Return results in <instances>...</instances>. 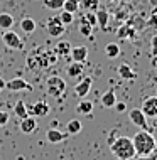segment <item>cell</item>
I'll return each instance as SVG.
<instances>
[{
	"label": "cell",
	"instance_id": "cell-1",
	"mask_svg": "<svg viewBox=\"0 0 157 160\" xmlns=\"http://www.w3.org/2000/svg\"><path fill=\"white\" fill-rule=\"evenodd\" d=\"M56 61H58V54H56L54 49L37 47V49L29 52L27 59H25V66L30 71H41V69H47Z\"/></svg>",
	"mask_w": 157,
	"mask_h": 160
},
{
	"label": "cell",
	"instance_id": "cell-2",
	"mask_svg": "<svg viewBox=\"0 0 157 160\" xmlns=\"http://www.w3.org/2000/svg\"><path fill=\"white\" fill-rule=\"evenodd\" d=\"M110 152L118 160H132L137 155L132 138L128 137H115L110 142Z\"/></svg>",
	"mask_w": 157,
	"mask_h": 160
},
{
	"label": "cell",
	"instance_id": "cell-3",
	"mask_svg": "<svg viewBox=\"0 0 157 160\" xmlns=\"http://www.w3.org/2000/svg\"><path fill=\"white\" fill-rule=\"evenodd\" d=\"M133 147H135V153L137 155H149L157 152V142L155 137L149 133L147 130H140L132 137Z\"/></svg>",
	"mask_w": 157,
	"mask_h": 160
},
{
	"label": "cell",
	"instance_id": "cell-4",
	"mask_svg": "<svg viewBox=\"0 0 157 160\" xmlns=\"http://www.w3.org/2000/svg\"><path fill=\"white\" fill-rule=\"evenodd\" d=\"M44 89L51 98H61L66 93V81L61 76H51V78H47Z\"/></svg>",
	"mask_w": 157,
	"mask_h": 160
},
{
	"label": "cell",
	"instance_id": "cell-5",
	"mask_svg": "<svg viewBox=\"0 0 157 160\" xmlns=\"http://www.w3.org/2000/svg\"><path fill=\"white\" fill-rule=\"evenodd\" d=\"M66 31V25L61 22L59 17H51V19H47L46 22V32L49 34L51 37H61Z\"/></svg>",
	"mask_w": 157,
	"mask_h": 160
},
{
	"label": "cell",
	"instance_id": "cell-6",
	"mask_svg": "<svg viewBox=\"0 0 157 160\" xmlns=\"http://www.w3.org/2000/svg\"><path fill=\"white\" fill-rule=\"evenodd\" d=\"M2 41H3V44H5L7 47H10V49H15V51H22V49H24V42L20 41V37L17 36V34L12 31V29L3 31Z\"/></svg>",
	"mask_w": 157,
	"mask_h": 160
},
{
	"label": "cell",
	"instance_id": "cell-7",
	"mask_svg": "<svg viewBox=\"0 0 157 160\" xmlns=\"http://www.w3.org/2000/svg\"><path fill=\"white\" fill-rule=\"evenodd\" d=\"M5 88L8 91H32L34 89L24 78H14L10 81H5Z\"/></svg>",
	"mask_w": 157,
	"mask_h": 160
},
{
	"label": "cell",
	"instance_id": "cell-8",
	"mask_svg": "<svg viewBox=\"0 0 157 160\" xmlns=\"http://www.w3.org/2000/svg\"><path fill=\"white\" fill-rule=\"evenodd\" d=\"M140 110L144 111V115H145V116H152V118H155V115H157V96H155V94H154V96H147L145 99H144Z\"/></svg>",
	"mask_w": 157,
	"mask_h": 160
},
{
	"label": "cell",
	"instance_id": "cell-9",
	"mask_svg": "<svg viewBox=\"0 0 157 160\" xmlns=\"http://www.w3.org/2000/svg\"><path fill=\"white\" fill-rule=\"evenodd\" d=\"M91 86H93V78H85V79H81L80 83L75 86V94L78 98H86L91 89Z\"/></svg>",
	"mask_w": 157,
	"mask_h": 160
},
{
	"label": "cell",
	"instance_id": "cell-10",
	"mask_svg": "<svg viewBox=\"0 0 157 160\" xmlns=\"http://www.w3.org/2000/svg\"><path fill=\"white\" fill-rule=\"evenodd\" d=\"M46 138L49 143H61V142L68 140L69 138V133L68 132H61L58 128H49L46 132Z\"/></svg>",
	"mask_w": 157,
	"mask_h": 160
},
{
	"label": "cell",
	"instance_id": "cell-11",
	"mask_svg": "<svg viewBox=\"0 0 157 160\" xmlns=\"http://www.w3.org/2000/svg\"><path fill=\"white\" fill-rule=\"evenodd\" d=\"M130 116V122H132L133 125H137L139 128H142V130H147V116L144 115V111L140 110V108H133L132 111L128 113Z\"/></svg>",
	"mask_w": 157,
	"mask_h": 160
},
{
	"label": "cell",
	"instance_id": "cell-12",
	"mask_svg": "<svg viewBox=\"0 0 157 160\" xmlns=\"http://www.w3.org/2000/svg\"><path fill=\"white\" fill-rule=\"evenodd\" d=\"M30 113H32L34 116H39V118H44V116L49 115V111H51V108L49 105H47L46 101H42V99H39V101H36L32 106H30Z\"/></svg>",
	"mask_w": 157,
	"mask_h": 160
},
{
	"label": "cell",
	"instance_id": "cell-13",
	"mask_svg": "<svg viewBox=\"0 0 157 160\" xmlns=\"http://www.w3.org/2000/svg\"><path fill=\"white\" fill-rule=\"evenodd\" d=\"M73 58V61H78V62H85L86 61V58H88V47L86 46H75V47H71V54H69Z\"/></svg>",
	"mask_w": 157,
	"mask_h": 160
},
{
	"label": "cell",
	"instance_id": "cell-14",
	"mask_svg": "<svg viewBox=\"0 0 157 160\" xmlns=\"http://www.w3.org/2000/svg\"><path fill=\"white\" fill-rule=\"evenodd\" d=\"M100 103H102V106L105 108H113L117 103V93L113 88H108L107 93L102 94V99H100Z\"/></svg>",
	"mask_w": 157,
	"mask_h": 160
},
{
	"label": "cell",
	"instance_id": "cell-15",
	"mask_svg": "<svg viewBox=\"0 0 157 160\" xmlns=\"http://www.w3.org/2000/svg\"><path fill=\"white\" fill-rule=\"evenodd\" d=\"M37 130V122L36 118H32V116H27V118H22L20 120V132L22 133H34Z\"/></svg>",
	"mask_w": 157,
	"mask_h": 160
},
{
	"label": "cell",
	"instance_id": "cell-16",
	"mask_svg": "<svg viewBox=\"0 0 157 160\" xmlns=\"http://www.w3.org/2000/svg\"><path fill=\"white\" fill-rule=\"evenodd\" d=\"M76 111H78V115H83V116L91 115V111H93V101L81 98V101H78V105H76Z\"/></svg>",
	"mask_w": 157,
	"mask_h": 160
},
{
	"label": "cell",
	"instance_id": "cell-17",
	"mask_svg": "<svg viewBox=\"0 0 157 160\" xmlns=\"http://www.w3.org/2000/svg\"><path fill=\"white\" fill-rule=\"evenodd\" d=\"M117 71H118V74H120L122 79H128V81L137 79V72H135L133 69L128 66V64H120Z\"/></svg>",
	"mask_w": 157,
	"mask_h": 160
},
{
	"label": "cell",
	"instance_id": "cell-18",
	"mask_svg": "<svg viewBox=\"0 0 157 160\" xmlns=\"http://www.w3.org/2000/svg\"><path fill=\"white\" fill-rule=\"evenodd\" d=\"M71 42H68V41H59L58 44H56L54 47V51H56V54H58V58H68L69 54H71Z\"/></svg>",
	"mask_w": 157,
	"mask_h": 160
},
{
	"label": "cell",
	"instance_id": "cell-19",
	"mask_svg": "<svg viewBox=\"0 0 157 160\" xmlns=\"http://www.w3.org/2000/svg\"><path fill=\"white\" fill-rule=\"evenodd\" d=\"M83 71H85V64H83V62H78V61L69 62V64H68V68H66L68 76H71V78L81 76V74H83Z\"/></svg>",
	"mask_w": 157,
	"mask_h": 160
},
{
	"label": "cell",
	"instance_id": "cell-20",
	"mask_svg": "<svg viewBox=\"0 0 157 160\" xmlns=\"http://www.w3.org/2000/svg\"><path fill=\"white\" fill-rule=\"evenodd\" d=\"M95 17H97V24L103 29V31H107V29H108V19H110L108 10H105V8H98Z\"/></svg>",
	"mask_w": 157,
	"mask_h": 160
},
{
	"label": "cell",
	"instance_id": "cell-21",
	"mask_svg": "<svg viewBox=\"0 0 157 160\" xmlns=\"http://www.w3.org/2000/svg\"><path fill=\"white\" fill-rule=\"evenodd\" d=\"M133 34H135V29L132 27V24H130V22L123 24L118 31H117V36H118L120 39H132Z\"/></svg>",
	"mask_w": 157,
	"mask_h": 160
},
{
	"label": "cell",
	"instance_id": "cell-22",
	"mask_svg": "<svg viewBox=\"0 0 157 160\" xmlns=\"http://www.w3.org/2000/svg\"><path fill=\"white\" fill-rule=\"evenodd\" d=\"M36 20L32 19V17H24L22 20H20V29L25 32V34H32L36 31Z\"/></svg>",
	"mask_w": 157,
	"mask_h": 160
},
{
	"label": "cell",
	"instance_id": "cell-23",
	"mask_svg": "<svg viewBox=\"0 0 157 160\" xmlns=\"http://www.w3.org/2000/svg\"><path fill=\"white\" fill-rule=\"evenodd\" d=\"M118 54H120V46L117 44V42H108V44L105 46V56H107V58L115 59V58H118Z\"/></svg>",
	"mask_w": 157,
	"mask_h": 160
},
{
	"label": "cell",
	"instance_id": "cell-24",
	"mask_svg": "<svg viewBox=\"0 0 157 160\" xmlns=\"http://www.w3.org/2000/svg\"><path fill=\"white\" fill-rule=\"evenodd\" d=\"M14 115H15L19 120L27 118V116H29V108L25 106L24 101H17V103H15V106H14Z\"/></svg>",
	"mask_w": 157,
	"mask_h": 160
},
{
	"label": "cell",
	"instance_id": "cell-25",
	"mask_svg": "<svg viewBox=\"0 0 157 160\" xmlns=\"http://www.w3.org/2000/svg\"><path fill=\"white\" fill-rule=\"evenodd\" d=\"M12 25H14V17L10 14H7V12H2L0 14V29L2 31H8V29H12Z\"/></svg>",
	"mask_w": 157,
	"mask_h": 160
},
{
	"label": "cell",
	"instance_id": "cell-26",
	"mask_svg": "<svg viewBox=\"0 0 157 160\" xmlns=\"http://www.w3.org/2000/svg\"><path fill=\"white\" fill-rule=\"evenodd\" d=\"M81 128H83V125H81L80 120H69L68 125H66V132L69 133V137H71V135H76V133H80Z\"/></svg>",
	"mask_w": 157,
	"mask_h": 160
},
{
	"label": "cell",
	"instance_id": "cell-27",
	"mask_svg": "<svg viewBox=\"0 0 157 160\" xmlns=\"http://www.w3.org/2000/svg\"><path fill=\"white\" fill-rule=\"evenodd\" d=\"M91 32H93V25H91L88 20L83 17L81 22H80V34H81V36H85V37H90Z\"/></svg>",
	"mask_w": 157,
	"mask_h": 160
},
{
	"label": "cell",
	"instance_id": "cell-28",
	"mask_svg": "<svg viewBox=\"0 0 157 160\" xmlns=\"http://www.w3.org/2000/svg\"><path fill=\"white\" fill-rule=\"evenodd\" d=\"M98 5H100L98 0H81L80 2V8H83V10H86V12L98 10Z\"/></svg>",
	"mask_w": 157,
	"mask_h": 160
},
{
	"label": "cell",
	"instance_id": "cell-29",
	"mask_svg": "<svg viewBox=\"0 0 157 160\" xmlns=\"http://www.w3.org/2000/svg\"><path fill=\"white\" fill-rule=\"evenodd\" d=\"M63 10L71 12V14H76V12L80 10V3L75 2V0H64V3H63Z\"/></svg>",
	"mask_w": 157,
	"mask_h": 160
},
{
	"label": "cell",
	"instance_id": "cell-30",
	"mask_svg": "<svg viewBox=\"0 0 157 160\" xmlns=\"http://www.w3.org/2000/svg\"><path fill=\"white\" fill-rule=\"evenodd\" d=\"M63 3H64V0H44V7L51 8V10H61Z\"/></svg>",
	"mask_w": 157,
	"mask_h": 160
},
{
	"label": "cell",
	"instance_id": "cell-31",
	"mask_svg": "<svg viewBox=\"0 0 157 160\" xmlns=\"http://www.w3.org/2000/svg\"><path fill=\"white\" fill-rule=\"evenodd\" d=\"M59 19H61V22H63L64 25H69V24L75 22V14H71V12H66V10H63V8H61Z\"/></svg>",
	"mask_w": 157,
	"mask_h": 160
},
{
	"label": "cell",
	"instance_id": "cell-32",
	"mask_svg": "<svg viewBox=\"0 0 157 160\" xmlns=\"http://www.w3.org/2000/svg\"><path fill=\"white\" fill-rule=\"evenodd\" d=\"M145 25H149V27H157V8L150 14V17L145 20Z\"/></svg>",
	"mask_w": 157,
	"mask_h": 160
},
{
	"label": "cell",
	"instance_id": "cell-33",
	"mask_svg": "<svg viewBox=\"0 0 157 160\" xmlns=\"http://www.w3.org/2000/svg\"><path fill=\"white\" fill-rule=\"evenodd\" d=\"M132 160H157V155L154 153H149V155H135Z\"/></svg>",
	"mask_w": 157,
	"mask_h": 160
},
{
	"label": "cell",
	"instance_id": "cell-34",
	"mask_svg": "<svg viewBox=\"0 0 157 160\" xmlns=\"http://www.w3.org/2000/svg\"><path fill=\"white\" fill-rule=\"evenodd\" d=\"M8 118H10V115L7 111H0V127H5L8 123Z\"/></svg>",
	"mask_w": 157,
	"mask_h": 160
},
{
	"label": "cell",
	"instance_id": "cell-35",
	"mask_svg": "<svg viewBox=\"0 0 157 160\" xmlns=\"http://www.w3.org/2000/svg\"><path fill=\"white\" fill-rule=\"evenodd\" d=\"M150 49H152V52H154V54H157V34L150 37Z\"/></svg>",
	"mask_w": 157,
	"mask_h": 160
},
{
	"label": "cell",
	"instance_id": "cell-36",
	"mask_svg": "<svg viewBox=\"0 0 157 160\" xmlns=\"http://www.w3.org/2000/svg\"><path fill=\"white\" fill-rule=\"evenodd\" d=\"M115 108H117V111H120V113H122V111L127 110V105H125V103H122V101H117L115 103Z\"/></svg>",
	"mask_w": 157,
	"mask_h": 160
},
{
	"label": "cell",
	"instance_id": "cell-37",
	"mask_svg": "<svg viewBox=\"0 0 157 160\" xmlns=\"http://www.w3.org/2000/svg\"><path fill=\"white\" fill-rule=\"evenodd\" d=\"M3 89H5V79H3V78H0V93H2Z\"/></svg>",
	"mask_w": 157,
	"mask_h": 160
},
{
	"label": "cell",
	"instance_id": "cell-38",
	"mask_svg": "<svg viewBox=\"0 0 157 160\" xmlns=\"http://www.w3.org/2000/svg\"><path fill=\"white\" fill-rule=\"evenodd\" d=\"M150 3H152L154 7H157V0H150Z\"/></svg>",
	"mask_w": 157,
	"mask_h": 160
},
{
	"label": "cell",
	"instance_id": "cell-39",
	"mask_svg": "<svg viewBox=\"0 0 157 160\" xmlns=\"http://www.w3.org/2000/svg\"><path fill=\"white\" fill-rule=\"evenodd\" d=\"M154 83H155V84H157V76H155V79H154Z\"/></svg>",
	"mask_w": 157,
	"mask_h": 160
},
{
	"label": "cell",
	"instance_id": "cell-40",
	"mask_svg": "<svg viewBox=\"0 0 157 160\" xmlns=\"http://www.w3.org/2000/svg\"><path fill=\"white\" fill-rule=\"evenodd\" d=\"M75 2H78V3H80V2H81V0H75Z\"/></svg>",
	"mask_w": 157,
	"mask_h": 160
},
{
	"label": "cell",
	"instance_id": "cell-41",
	"mask_svg": "<svg viewBox=\"0 0 157 160\" xmlns=\"http://www.w3.org/2000/svg\"><path fill=\"white\" fill-rule=\"evenodd\" d=\"M155 123H157V115H155Z\"/></svg>",
	"mask_w": 157,
	"mask_h": 160
}]
</instances>
